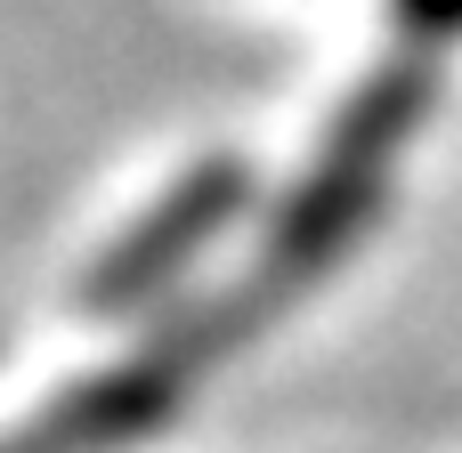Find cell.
<instances>
[{"mask_svg":"<svg viewBox=\"0 0 462 453\" xmlns=\"http://www.w3.org/2000/svg\"><path fill=\"white\" fill-rule=\"evenodd\" d=\"M398 16H406L422 41H455L462 32V0H398Z\"/></svg>","mask_w":462,"mask_h":453,"instance_id":"cell-3","label":"cell"},{"mask_svg":"<svg viewBox=\"0 0 462 453\" xmlns=\"http://www.w3.org/2000/svg\"><path fill=\"white\" fill-rule=\"evenodd\" d=\"M252 203V170L244 162H227V154H211V162H195L97 267H89V308H138V300H154V292H171L211 243H219V227L236 219Z\"/></svg>","mask_w":462,"mask_h":453,"instance_id":"cell-2","label":"cell"},{"mask_svg":"<svg viewBox=\"0 0 462 453\" xmlns=\"http://www.w3.org/2000/svg\"><path fill=\"white\" fill-rule=\"evenodd\" d=\"M430 97H439V73L414 65V57H398V65H382L374 81H357V97L333 113L317 162H309L300 186L284 195V211H276V227H268V251H260V276H268L284 300L309 292V284L374 227V211H382V195H390V170H398V146L422 130Z\"/></svg>","mask_w":462,"mask_h":453,"instance_id":"cell-1","label":"cell"}]
</instances>
